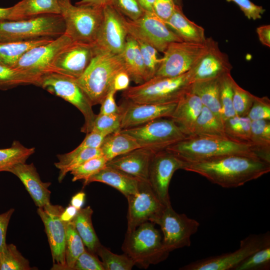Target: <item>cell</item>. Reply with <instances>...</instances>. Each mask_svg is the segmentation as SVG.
<instances>
[{
  "label": "cell",
  "instance_id": "6da1fadb",
  "mask_svg": "<svg viewBox=\"0 0 270 270\" xmlns=\"http://www.w3.org/2000/svg\"><path fill=\"white\" fill-rule=\"evenodd\" d=\"M184 170L196 173L224 188H237L270 172V163L258 157L232 154L186 162Z\"/></svg>",
  "mask_w": 270,
  "mask_h": 270
},
{
  "label": "cell",
  "instance_id": "7a4b0ae2",
  "mask_svg": "<svg viewBox=\"0 0 270 270\" xmlns=\"http://www.w3.org/2000/svg\"><path fill=\"white\" fill-rule=\"evenodd\" d=\"M166 149L186 162L232 154L258 157L250 144L235 142L226 137L188 136Z\"/></svg>",
  "mask_w": 270,
  "mask_h": 270
},
{
  "label": "cell",
  "instance_id": "3957f363",
  "mask_svg": "<svg viewBox=\"0 0 270 270\" xmlns=\"http://www.w3.org/2000/svg\"><path fill=\"white\" fill-rule=\"evenodd\" d=\"M122 70H125L121 54H112L96 46L90 64L76 80L93 106L101 104L112 87L115 76Z\"/></svg>",
  "mask_w": 270,
  "mask_h": 270
},
{
  "label": "cell",
  "instance_id": "277c9868",
  "mask_svg": "<svg viewBox=\"0 0 270 270\" xmlns=\"http://www.w3.org/2000/svg\"><path fill=\"white\" fill-rule=\"evenodd\" d=\"M190 85L188 71L175 77L154 76L142 84L129 86L124 90L122 96L126 100L136 103H177Z\"/></svg>",
  "mask_w": 270,
  "mask_h": 270
},
{
  "label": "cell",
  "instance_id": "5b68a950",
  "mask_svg": "<svg viewBox=\"0 0 270 270\" xmlns=\"http://www.w3.org/2000/svg\"><path fill=\"white\" fill-rule=\"evenodd\" d=\"M122 250L136 264L144 268L165 260L170 253L164 246L160 231L150 222L126 232Z\"/></svg>",
  "mask_w": 270,
  "mask_h": 270
},
{
  "label": "cell",
  "instance_id": "8992f818",
  "mask_svg": "<svg viewBox=\"0 0 270 270\" xmlns=\"http://www.w3.org/2000/svg\"><path fill=\"white\" fill-rule=\"evenodd\" d=\"M64 31L60 14H45L20 20H0V42L54 39Z\"/></svg>",
  "mask_w": 270,
  "mask_h": 270
},
{
  "label": "cell",
  "instance_id": "52a82bcc",
  "mask_svg": "<svg viewBox=\"0 0 270 270\" xmlns=\"http://www.w3.org/2000/svg\"><path fill=\"white\" fill-rule=\"evenodd\" d=\"M58 3L64 34L73 42L94 44L102 20L103 9L74 6L70 0H58Z\"/></svg>",
  "mask_w": 270,
  "mask_h": 270
},
{
  "label": "cell",
  "instance_id": "ba28073f",
  "mask_svg": "<svg viewBox=\"0 0 270 270\" xmlns=\"http://www.w3.org/2000/svg\"><path fill=\"white\" fill-rule=\"evenodd\" d=\"M134 138L141 148L154 152L184 139L188 136L170 118H162L144 124L120 130Z\"/></svg>",
  "mask_w": 270,
  "mask_h": 270
},
{
  "label": "cell",
  "instance_id": "9c48e42d",
  "mask_svg": "<svg viewBox=\"0 0 270 270\" xmlns=\"http://www.w3.org/2000/svg\"><path fill=\"white\" fill-rule=\"evenodd\" d=\"M38 86L76 107L84 118L81 132L86 134L90 132L96 114L94 112L92 105L76 78L56 72H48L41 76Z\"/></svg>",
  "mask_w": 270,
  "mask_h": 270
},
{
  "label": "cell",
  "instance_id": "30bf717a",
  "mask_svg": "<svg viewBox=\"0 0 270 270\" xmlns=\"http://www.w3.org/2000/svg\"><path fill=\"white\" fill-rule=\"evenodd\" d=\"M210 38L204 43L172 42L164 53L154 76L170 78L180 76L190 70L207 52Z\"/></svg>",
  "mask_w": 270,
  "mask_h": 270
},
{
  "label": "cell",
  "instance_id": "8fae6325",
  "mask_svg": "<svg viewBox=\"0 0 270 270\" xmlns=\"http://www.w3.org/2000/svg\"><path fill=\"white\" fill-rule=\"evenodd\" d=\"M124 23L128 34L164 52L172 42H182L154 12L145 11L140 18L132 20L124 16Z\"/></svg>",
  "mask_w": 270,
  "mask_h": 270
},
{
  "label": "cell",
  "instance_id": "7c38bea8",
  "mask_svg": "<svg viewBox=\"0 0 270 270\" xmlns=\"http://www.w3.org/2000/svg\"><path fill=\"white\" fill-rule=\"evenodd\" d=\"M152 223L160 226L163 243L168 252L190 246V237L196 232L200 226L197 220L176 212L171 204L165 206Z\"/></svg>",
  "mask_w": 270,
  "mask_h": 270
},
{
  "label": "cell",
  "instance_id": "4fadbf2b",
  "mask_svg": "<svg viewBox=\"0 0 270 270\" xmlns=\"http://www.w3.org/2000/svg\"><path fill=\"white\" fill-rule=\"evenodd\" d=\"M270 246L269 232L251 234L242 240L239 248L220 256L209 257L188 264L181 270H229L237 266L252 254Z\"/></svg>",
  "mask_w": 270,
  "mask_h": 270
},
{
  "label": "cell",
  "instance_id": "5bb4252c",
  "mask_svg": "<svg viewBox=\"0 0 270 270\" xmlns=\"http://www.w3.org/2000/svg\"><path fill=\"white\" fill-rule=\"evenodd\" d=\"M64 209L61 206L50 202L37 210L38 214L44 223L51 250L54 263L52 270H64L66 267L67 222L60 218Z\"/></svg>",
  "mask_w": 270,
  "mask_h": 270
},
{
  "label": "cell",
  "instance_id": "9a60e30c",
  "mask_svg": "<svg viewBox=\"0 0 270 270\" xmlns=\"http://www.w3.org/2000/svg\"><path fill=\"white\" fill-rule=\"evenodd\" d=\"M126 198L128 202L126 232L134 230L144 222H152L166 206L146 181L141 180L137 192Z\"/></svg>",
  "mask_w": 270,
  "mask_h": 270
},
{
  "label": "cell",
  "instance_id": "2e32d148",
  "mask_svg": "<svg viewBox=\"0 0 270 270\" xmlns=\"http://www.w3.org/2000/svg\"><path fill=\"white\" fill-rule=\"evenodd\" d=\"M186 162L165 149L154 152L148 170V182L154 193L164 204H171L168 193L174 172L184 170Z\"/></svg>",
  "mask_w": 270,
  "mask_h": 270
},
{
  "label": "cell",
  "instance_id": "e0dca14e",
  "mask_svg": "<svg viewBox=\"0 0 270 270\" xmlns=\"http://www.w3.org/2000/svg\"><path fill=\"white\" fill-rule=\"evenodd\" d=\"M72 40L64 34L52 41L35 46L26 52L13 68L40 78L50 72V66L56 54L71 44Z\"/></svg>",
  "mask_w": 270,
  "mask_h": 270
},
{
  "label": "cell",
  "instance_id": "ac0fdd59",
  "mask_svg": "<svg viewBox=\"0 0 270 270\" xmlns=\"http://www.w3.org/2000/svg\"><path fill=\"white\" fill-rule=\"evenodd\" d=\"M94 44L72 42L55 56L50 72H56L78 78L84 72L95 54Z\"/></svg>",
  "mask_w": 270,
  "mask_h": 270
},
{
  "label": "cell",
  "instance_id": "d6986e66",
  "mask_svg": "<svg viewBox=\"0 0 270 270\" xmlns=\"http://www.w3.org/2000/svg\"><path fill=\"white\" fill-rule=\"evenodd\" d=\"M102 12V20L94 44L101 50L120 54L124 48L128 35L124 16L111 4L106 6Z\"/></svg>",
  "mask_w": 270,
  "mask_h": 270
},
{
  "label": "cell",
  "instance_id": "ffe728a7",
  "mask_svg": "<svg viewBox=\"0 0 270 270\" xmlns=\"http://www.w3.org/2000/svg\"><path fill=\"white\" fill-rule=\"evenodd\" d=\"M228 55L222 52L216 42L210 38L207 52L189 70L191 84L196 82L218 79L232 70Z\"/></svg>",
  "mask_w": 270,
  "mask_h": 270
},
{
  "label": "cell",
  "instance_id": "44dd1931",
  "mask_svg": "<svg viewBox=\"0 0 270 270\" xmlns=\"http://www.w3.org/2000/svg\"><path fill=\"white\" fill-rule=\"evenodd\" d=\"M176 104H142L126 100L120 105L121 130L139 126L159 118H170Z\"/></svg>",
  "mask_w": 270,
  "mask_h": 270
},
{
  "label": "cell",
  "instance_id": "7402d4cb",
  "mask_svg": "<svg viewBox=\"0 0 270 270\" xmlns=\"http://www.w3.org/2000/svg\"><path fill=\"white\" fill-rule=\"evenodd\" d=\"M155 152L140 148L114 158L107 162L106 166L148 182L149 167Z\"/></svg>",
  "mask_w": 270,
  "mask_h": 270
},
{
  "label": "cell",
  "instance_id": "603a6c76",
  "mask_svg": "<svg viewBox=\"0 0 270 270\" xmlns=\"http://www.w3.org/2000/svg\"><path fill=\"white\" fill-rule=\"evenodd\" d=\"M10 172L16 176L24 185L35 204L42 207L50 202V191L48 187L51 183L43 182L34 164L26 162L18 164L10 168Z\"/></svg>",
  "mask_w": 270,
  "mask_h": 270
},
{
  "label": "cell",
  "instance_id": "cb8c5ba5",
  "mask_svg": "<svg viewBox=\"0 0 270 270\" xmlns=\"http://www.w3.org/2000/svg\"><path fill=\"white\" fill-rule=\"evenodd\" d=\"M141 180L119 170L106 166L90 177L84 186L92 182H100L118 190L126 198L134 194L138 189Z\"/></svg>",
  "mask_w": 270,
  "mask_h": 270
},
{
  "label": "cell",
  "instance_id": "d4e9b609",
  "mask_svg": "<svg viewBox=\"0 0 270 270\" xmlns=\"http://www.w3.org/2000/svg\"><path fill=\"white\" fill-rule=\"evenodd\" d=\"M202 107L199 97L189 89L180 98L170 118L188 136Z\"/></svg>",
  "mask_w": 270,
  "mask_h": 270
},
{
  "label": "cell",
  "instance_id": "484cf974",
  "mask_svg": "<svg viewBox=\"0 0 270 270\" xmlns=\"http://www.w3.org/2000/svg\"><path fill=\"white\" fill-rule=\"evenodd\" d=\"M164 22L184 42L204 43L206 41L204 28L190 20L176 4L172 16Z\"/></svg>",
  "mask_w": 270,
  "mask_h": 270
},
{
  "label": "cell",
  "instance_id": "4316f807",
  "mask_svg": "<svg viewBox=\"0 0 270 270\" xmlns=\"http://www.w3.org/2000/svg\"><path fill=\"white\" fill-rule=\"evenodd\" d=\"M9 20H20L45 14H60L58 0H22L11 6Z\"/></svg>",
  "mask_w": 270,
  "mask_h": 270
},
{
  "label": "cell",
  "instance_id": "83f0119b",
  "mask_svg": "<svg viewBox=\"0 0 270 270\" xmlns=\"http://www.w3.org/2000/svg\"><path fill=\"white\" fill-rule=\"evenodd\" d=\"M124 70L130 80L136 84L147 81V77L144 60L134 38L128 34L124 48L121 54Z\"/></svg>",
  "mask_w": 270,
  "mask_h": 270
},
{
  "label": "cell",
  "instance_id": "f1b7e54d",
  "mask_svg": "<svg viewBox=\"0 0 270 270\" xmlns=\"http://www.w3.org/2000/svg\"><path fill=\"white\" fill-rule=\"evenodd\" d=\"M92 214L93 210L90 206L82 208L71 222L88 250L96 255L102 244L92 226Z\"/></svg>",
  "mask_w": 270,
  "mask_h": 270
},
{
  "label": "cell",
  "instance_id": "f546056e",
  "mask_svg": "<svg viewBox=\"0 0 270 270\" xmlns=\"http://www.w3.org/2000/svg\"><path fill=\"white\" fill-rule=\"evenodd\" d=\"M188 136L226 137L222 118L203 106Z\"/></svg>",
  "mask_w": 270,
  "mask_h": 270
},
{
  "label": "cell",
  "instance_id": "4dcf8cb0",
  "mask_svg": "<svg viewBox=\"0 0 270 270\" xmlns=\"http://www.w3.org/2000/svg\"><path fill=\"white\" fill-rule=\"evenodd\" d=\"M140 148L134 138L120 131L105 136L100 147L102 156L108 161Z\"/></svg>",
  "mask_w": 270,
  "mask_h": 270
},
{
  "label": "cell",
  "instance_id": "1f68e13d",
  "mask_svg": "<svg viewBox=\"0 0 270 270\" xmlns=\"http://www.w3.org/2000/svg\"><path fill=\"white\" fill-rule=\"evenodd\" d=\"M250 144L258 158L270 163V120H252Z\"/></svg>",
  "mask_w": 270,
  "mask_h": 270
},
{
  "label": "cell",
  "instance_id": "d6a6232c",
  "mask_svg": "<svg viewBox=\"0 0 270 270\" xmlns=\"http://www.w3.org/2000/svg\"><path fill=\"white\" fill-rule=\"evenodd\" d=\"M52 40L54 39L43 38L0 42V63L13 68L16 62L26 52Z\"/></svg>",
  "mask_w": 270,
  "mask_h": 270
},
{
  "label": "cell",
  "instance_id": "836d02e7",
  "mask_svg": "<svg viewBox=\"0 0 270 270\" xmlns=\"http://www.w3.org/2000/svg\"><path fill=\"white\" fill-rule=\"evenodd\" d=\"M190 90L199 97L204 106L222 118L219 78L194 82L191 84Z\"/></svg>",
  "mask_w": 270,
  "mask_h": 270
},
{
  "label": "cell",
  "instance_id": "e575fe53",
  "mask_svg": "<svg viewBox=\"0 0 270 270\" xmlns=\"http://www.w3.org/2000/svg\"><path fill=\"white\" fill-rule=\"evenodd\" d=\"M102 156L100 148H88L73 156L66 153L57 155L58 161L54 164L59 170L58 181L62 182L68 172L78 167L86 161L94 157Z\"/></svg>",
  "mask_w": 270,
  "mask_h": 270
},
{
  "label": "cell",
  "instance_id": "d590c367",
  "mask_svg": "<svg viewBox=\"0 0 270 270\" xmlns=\"http://www.w3.org/2000/svg\"><path fill=\"white\" fill-rule=\"evenodd\" d=\"M40 78L0 63V90H6L20 86L32 84L38 86Z\"/></svg>",
  "mask_w": 270,
  "mask_h": 270
},
{
  "label": "cell",
  "instance_id": "8d00e7d4",
  "mask_svg": "<svg viewBox=\"0 0 270 270\" xmlns=\"http://www.w3.org/2000/svg\"><path fill=\"white\" fill-rule=\"evenodd\" d=\"M34 152V148H27L14 140L10 147L0 149V172H8L14 166L26 162Z\"/></svg>",
  "mask_w": 270,
  "mask_h": 270
},
{
  "label": "cell",
  "instance_id": "74e56055",
  "mask_svg": "<svg viewBox=\"0 0 270 270\" xmlns=\"http://www.w3.org/2000/svg\"><path fill=\"white\" fill-rule=\"evenodd\" d=\"M251 122L248 116L236 115L226 120L224 122L226 136L235 142L250 144Z\"/></svg>",
  "mask_w": 270,
  "mask_h": 270
},
{
  "label": "cell",
  "instance_id": "f35d334b",
  "mask_svg": "<svg viewBox=\"0 0 270 270\" xmlns=\"http://www.w3.org/2000/svg\"><path fill=\"white\" fill-rule=\"evenodd\" d=\"M84 244L72 222L66 223L64 270H72L76 260L85 250Z\"/></svg>",
  "mask_w": 270,
  "mask_h": 270
},
{
  "label": "cell",
  "instance_id": "ab89813d",
  "mask_svg": "<svg viewBox=\"0 0 270 270\" xmlns=\"http://www.w3.org/2000/svg\"><path fill=\"white\" fill-rule=\"evenodd\" d=\"M32 269L26 258L12 244H6L0 253V270H30Z\"/></svg>",
  "mask_w": 270,
  "mask_h": 270
},
{
  "label": "cell",
  "instance_id": "60d3db41",
  "mask_svg": "<svg viewBox=\"0 0 270 270\" xmlns=\"http://www.w3.org/2000/svg\"><path fill=\"white\" fill-rule=\"evenodd\" d=\"M234 80L230 73L219 78L220 116L224 122L235 116L232 106Z\"/></svg>",
  "mask_w": 270,
  "mask_h": 270
},
{
  "label": "cell",
  "instance_id": "b9f144b4",
  "mask_svg": "<svg viewBox=\"0 0 270 270\" xmlns=\"http://www.w3.org/2000/svg\"><path fill=\"white\" fill-rule=\"evenodd\" d=\"M96 255L102 260L104 270H130L136 265L134 262L127 254H117L101 245Z\"/></svg>",
  "mask_w": 270,
  "mask_h": 270
},
{
  "label": "cell",
  "instance_id": "7bdbcfd3",
  "mask_svg": "<svg viewBox=\"0 0 270 270\" xmlns=\"http://www.w3.org/2000/svg\"><path fill=\"white\" fill-rule=\"evenodd\" d=\"M108 160L103 156L92 158L72 170L70 174L72 181L84 180L85 182L90 177L96 174L106 166Z\"/></svg>",
  "mask_w": 270,
  "mask_h": 270
},
{
  "label": "cell",
  "instance_id": "ee69618b",
  "mask_svg": "<svg viewBox=\"0 0 270 270\" xmlns=\"http://www.w3.org/2000/svg\"><path fill=\"white\" fill-rule=\"evenodd\" d=\"M121 114H100L96 115L90 132L99 133L104 136L121 130Z\"/></svg>",
  "mask_w": 270,
  "mask_h": 270
},
{
  "label": "cell",
  "instance_id": "f6af8a7d",
  "mask_svg": "<svg viewBox=\"0 0 270 270\" xmlns=\"http://www.w3.org/2000/svg\"><path fill=\"white\" fill-rule=\"evenodd\" d=\"M270 265V246L261 248L252 254L234 270H268Z\"/></svg>",
  "mask_w": 270,
  "mask_h": 270
},
{
  "label": "cell",
  "instance_id": "bcb514c9",
  "mask_svg": "<svg viewBox=\"0 0 270 270\" xmlns=\"http://www.w3.org/2000/svg\"><path fill=\"white\" fill-rule=\"evenodd\" d=\"M232 86V106L235 115L247 116L252 106L254 95L241 88L234 80Z\"/></svg>",
  "mask_w": 270,
  "mask_h": 270
},
{
  "label": "cell",
  "instance_id": "7dc6e473",
  "mask_svg": "<svg viewBox=\"0 0 270 270\" xmlns=\"http://www.w3.org/2000/svg\"><path fill=\"white\" fill-rule=\"evenodd\" d=\"M135 40L140 48L144 60L148 80L154 76L161 62L162 58H158V51L155 48L141 40Z\"/></svg>",
  "mask_w": 270,
  "mask_h": 270
},
{
  "label": "cell",
  "instance_id": "c3c4849f",
  "mask_svg": "<svg viewBox=\"0 0 270 270\" xmlns=\"http://www.w3.org/2000/svg\"><path fill=\"white\" fill-rule=\"evenodd\" d=\"M110 4L126 18L132 20L140 18L146 11L137 0H111Z\"/></svg>",
  "mask_w": 270,
  "mask_h": 270
},
{
  "label": "cell",
  "instance_id": "681fc988",
  "mask_svg": "<svg viewBox=\"0 0 270 270\" xmlns=\"http://www.w3.org/2000/svg\"><path fill=\"white\" fill-rule=\"evenodd\" d=\"M251 120H270V100L267 96H256L252 106L247 116Z\"/></svg>",
  "mask_w": 270,
  "mask_h": 270
},
{
  "label": "cell",
  "instance_id": "f907efd6",
  "mask_svg": "<svg viewBox=\"0 0 270 270\" xmlns=\"http://www.w3.org/2000/svg\"><path fill=\"white\" fill-rule=\"evenodd\" d=\"M72 270H104L102 261L96 255L88 250H85L78 257Z\"/></svg>",
  "mask_w": 270,
  "mask_h": 270
},
{
  "label": "cell",
  "instance_id": "816d5d0a",
  "mask_svg": "<svg viewBox=\"0 0 270 270\" xmlns=\"http://www.w3.org/2000/svg\"><path fill=\"white\" fill-rule=\"evenodd\" d=\"M228 2L236 3L248 19L256 20L261 18L265 10L262 6L254 4L250 0H226Z\"/></svg>",
  "mask_w": 270,
  "mask_h": 270
},
{
  "label": "cell",
  "instance_id": "f5cc1de1",
  "mask_svg": "<svg viewBox=\"0 0 270 270\" xmlns=\"http://www.w3.org/2000/svg\"><path fill=\"white\" fill-rule=\"evenodd\" d=\"M175 6L173 0H155L153 6L154 12L166 22L172 16Z\"/></svg>",
  "mask_w": 270,
  "mask_h": 270
},
{
  "label": "cell",
  "instance_id": "db71d44e",
  "mask_svg": "<svg viewBox=\"0 0 270 270\" xmlns=\"http://www.w3.org/2000/svg\"><path fill=\"white\" fill-rule=\"evenodd\" d=\"M116 92L112 86L100 104L101 106L99 114H120V106H118L115 100L114 96Z\"/></svg>",
  "mask_w": 270,
  "mask_h": 270
},
{
  "label": "cell",
  "instance_id": "11a10c76",
  "mask_svg": "<svg viewBox=\"0 0 270 270\" xmlns=\"http://www.w3.org/2000/svg\"><path fill=\"white\" fill-rule=\"evenodd\" d=\"M14 209L11 208L8 210L0 214V253L6 245V235L10 219L14 212Z\"/></svg>",
  "mask_w": 270,
  "mask_h": 270
},
{
  "label": "cell",
  "instance_id": "9f6ffc18",
  "mask_svg": "<svg viewBox=\"0 0 270 270\" xmlns=\"http://www.w3.org/2000/svg\"><path fill=\"white\" fill-rule=\"evenodd\" d=\"M130 78L125 70H122L118 73L115 76L112 86L116 91L124 90L129 87Z\"/></svg>",
  "mask_w": 270,
  "mask_h": 270
},
{
  "label": "cell",
  "instance_id": "6f0895ef",
  "mask_svg": "<svg viewBox=\"0 0 270 270\" xmlns=\"http://www.w3.org/2000/svg\"><path fill=\"white\" fill-rule=\"evenodd\" d=\"M256 32L261 43L268 47L270 46V26L264 25L256 28Z\"/></svg>",
  "mask_w": 270,
  "mask_h": 270
},
{
  "label": "cell",
  "instance_id": "680465c9",
  "mask_svg": "<svg viewBox=\"0 0 270 270\" xmlns=\"http://www.w3.org/2000/svg\"><path fill=\"white\" fill-rule=\"evenodd\" d=\"M110 1L111 0H80L76 2L75 5L103 9L106 6L110 4Z\"/></svg>",
  "mask_w": 270,
  "mask_h": 270
},
{
  "label": "cell",
  "instance_id": "91938a15",
  "mask_svg": "<svg viewBox=\"0 0 270 270\" xmlns=\"http://www.w3.org/2000/svg\"><path fill=\"white\" fill-rule=\"evenodd\" d=\"M78 210L77 208L70 204L64 209L60 218L66 222H71L76 215Z\"/></svg>",
  "mask_w": 270,
  "mask_h": 270
},
{
  "label": "cell",
  "instance_id": "94428289",
  "mask_svg": "<svg viewBox=\"0 0 270 270\" xmlns=\"http://www.w3.org/2000/svg\"><path fill=\"white\" fill-rule=\"evenodd\" d=\"M86 194L82 192H78L71 199L70 204L78 210L82 208L85 200Z\"/></svg>",
  "mask_w": 270,
  "mask_h": 270
},
{
  "label": "cell",
  "instance_id": "6125c7cd",
  "mask_svg": "<svg viewBox=\"0 0 270 270\" xmlns=\"http://www.w3.org/2000/svg\"><path fill=\"white\" fill-rule=\"evenodd\" d=\"M137 1L144 10L154 12L153 6L155 0H137Z\"/></svg>",
  "mask_w": 270,
  "mask_h": 270
},
{
  "label": "cell",
  "instance_id": "be15d7a7",
  "mask_svg": "<svg viewBox=\"0 0 270 270\" xmlns=\"http://www.w3.org/2000/svg\"><path fill=\"white\" fill-rule=\"evenodd\" d=\"M11 10V7L7 8H0V20H9Z\"/></svg>",
  "mask_w": 270,
  "mask_h": 270
}]
</instances>
